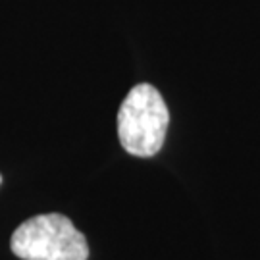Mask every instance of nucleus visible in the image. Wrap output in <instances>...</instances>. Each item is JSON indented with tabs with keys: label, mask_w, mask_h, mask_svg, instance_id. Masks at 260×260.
I'll return each instance as SVG.
<instances>
[{
	"label": "nucleus",
	"mask_w": 260,
	"mask_h": 260,
	"mask_svg": "<svg viewBox=\"0 0 260 260\" xmlns=\"http://www.w3.org/2000/svg\"><path fill=\"white\" fill-rule=\"evenodd\" d=\"M168 121L170 112L156 87L149 83L135 85L118 112L121 147L133 156H154L164 145Z\"/></svg>",
	"instance_id": "1"
},
{
	"label": "nucleus",
	"mask_w": 260,
	"mask_h": 260,
	"mask_svg": "<svg viewBox=\"0 0 260 260\" xmlns=\"http://www.w3.org/2000/svg\"><path fill=\"white\" fill-rule=\"evenodd\" d=\"M10 247L21 260L89 258L85 235L62 214H41L25 220L14 232Z\"/></svg>",
	"instance_id": "2"
},
{
	"label": "nucleus",
	"mask_w": 260,
	"mask_h": 260,
	"mask_svg": "<svg viewBox=\"0 0 260 260\" xmlns=\"http://www.w3.org/2000/svg\"><path fill=\"white\" fill-rule=\"evenodd\" d=\"M0 183H2V176H0Z\"/></svg>",
	"instance_id": "3"
}]
</instances>
